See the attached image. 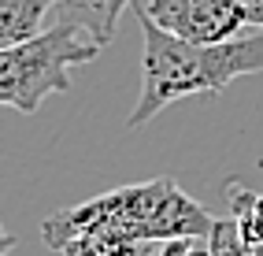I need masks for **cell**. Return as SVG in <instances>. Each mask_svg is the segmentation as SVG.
Returning a JSON list of instances; mask_svg holds the SVG:
<instances>
[{"instance_id":"1","label":"cell","mask_w":263,"mask_h":256,"mask_svg":"<svg viewBox=\"0 0 263 256\" xmlns=\"http://www.w3.org/2000/svg\"><path fill=\"white\" fill-rule=\"evenodd\" d=\"M137 15V11H134ZM141 26V93L126 119V130L145 126L174 100L222 93L241 75H263V26L256 33H237L215 45H197L156 26L148 15H137Z\"/></svg>"},{"instance_id":"2","label":"cell","mask_w":263,"mask_h":256,"mask_svg":"<svg viewBox=\"0 0 263 256\" xmlns=\"http://www.w3.org/2000/svg\"><path fill=\"white\" fill-rule=\"evenodd\" d=\"M212 223L215 215L204 212L178 182L152 178L48 215L41 223V237L48 249H60L78 234L119 242H171V237H208Z\"/></svg>"},{"instance_id":"3","label":"cell","mask_w":263,"mask_h":256,"mask_svg":"<svg viewBox=\"0 0 263 256\" xmlns=\"http://www.w3.org/2000/svg\"><path fill=\"white\" fill-rule=\"evenodd\" d=\"M100 56V45L82 26L56 19L30 41L0 48V104L23 115L41 112L56 93L71 89V71Z\"/></svg>"},{"instance_id":"4","label":"cell","mask_w":263,"mask_h":256,"mask_svg":"<svg viewBox=\"0 0 263 256\" xmlns=\"http://www.w3.org/2000/svg\"><path fill=\"white\" fill-rule=\"evenodd\" d=\"M137 15H148L156 26H163L174 38L215 45L226 38H237L245 19L241 0H134Z\"/></svg>"},{"instance_id":"5","label":"cell","mask_w":263,"mask_h":256,"mask_svg":"<svg viewBox=\"0 0 263 256\" xmlns=\"http://www.w3.org/2000/svg\"><path fill=\"white\" fill-rule=\"evenodd\" d=\"M60 0H0V48L30 41L45 30V19Z\"/></svg>"},{"instance_id":"6","label":"cell","mask_w":263,"mask_h":256,"mask_svg":"<svg viewBox=\"0 0 263 256\" xmlns=\"http://www.w3.org/2000/svg\"><path fill=\"white\" fill-rule=\"evenodd\" d=\"M52 15H56V19L74 23V26H82V30L104 48V45L111 41V33H115V23H119L122 8L115 4V0H60Z\"/></svg>"},{"instance_id":"7","label":"cell","mask_w":263,"mask_h":256,"mask_svg":"<svg viewBox=\"0 0 263 256\" xmlns=\"http://www.w3.org/2000/svg\"><path fill=\"white\" fill-rule=\"evenodd\" d=\"M226 200H230V219L241 242L263 245V193L249 190L241 182H226Z\"/></svg>"},{"instance_id":"8","label":"cell","mask_w":263,"mask_h":256,"mask_svg":"<svg viewBox=\"0 0 263 256\" xmlns=\"http://www.w3.org/2000/svg\"><path fill=\"white\" fill-rule=\"evenodd\" d=\"M208 252L212 256H263V245L241 242L234 219H215L208 230Z\"/></svg>"},{"instance_id":"9","label":"cell","mask_w":263,"mask_h":256,"mask_svg":"<svg viewBox=\"0 0 263 256\" xmlns=\"http://www.w3.org/2000/svg\"><path fill=\"white\" fill-rule=\"evenodd\" d=\"M160 256H212V252L197 245V237H171V242H163Z\"/></svg>"},{"instance_id":"10","label":"cell","mask_w":263,"mask_h":256,"mask_svg":"<svg viewBox=\"0 0 263 256\" xmlns=\"http://www.w3.org/2000/svg\"><path fill=\"white\" fill-rule=\"evenodd\" d=\"M241 8H245V19L252 26H263V0H241Z\"/></svg>"},{"instance_id":"11","label":"cell","mask_w":263,"mask_h":256,"mask_svg":"<svg viewBox=\"0 0 263 256\" xmlns=\"http://www.w3.org/2000/svg\"><path fill=\"white\" fill-rule=\"evenodd\" d=\"M11 249H15V234H8L4 223H0V256H8Z\"/></svg>"},{"instance_id":"12","label":"cell","mask_w":263,"mask_h":256,"mask_svg":"<svg viewBox=\"0 0 263 256\" xmlns=\"http://www.w3.org/2000/svg\"><path fill=\"white\" fill-rule=\"evenodd\" d=\"M115 4H119V8H130V4H134V0H115Z\"/></svg>"}]
</instances>
